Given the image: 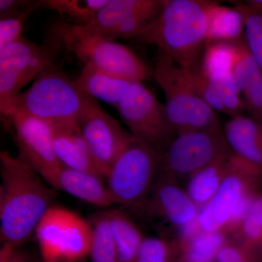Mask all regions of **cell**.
I'll return each mask as SVG.
<instances>
[{"label": "cell", "mask_w": 262, "mask_h": 262, "mask_svg": "<svg viewBox=\"0 0 262 262\" xmlns=\"http://www.w3.org/2000/svg\"><path fill=\"white\" fill-rule=\"evenodd\" d=\"M0 174L1 242L18 247L53 206L55 194L37 172L6 151L0 153Z\"/></svg>", "instance_id": "obj_1"}, {"label": "cell", "mask_w": 262, "mask_h": 262, "mask_svg": "<svg viewBox=\"0 0 262 262\" xmlns=\"http://www.w3.org/2000/svg\"><path fill=\"white\" fill-rule=\"evenodd\" d=\"M215 2L164 0L159 13L136 39L154 45L158 53L183 69L201 66L208 43L210 15Z\"/></svg>", "instance_id": "obj_2"}, {"label": "cell", "mask_w": 262, "mask_h": 262, "mask_svg": "<svg viewBox=\"0 0 262 262\" xmlns=\"http://www.w3.org/2000/svg\"><path fill=\"white\" fill-rule=\"evenodd\" d=\"M46 42L93 65L132 82L149 80L151 72L127 46L89 32L84 26L58 20L50 27Z\"/></svg>", "instance_id": "obj_3"}, {"label": "cell", "mask_w": 262, "mask_h": 262, "mask_svg": "<svg viewBox=\"0 0 262 262\" xmlns=\"http://www.w3.org/2000/svg\"><path fill=\"white\" fill-rule=\"evenodd\" d=\"M82 99L83 94L74 80L60 66L53 63L38 75L27 91L20 93L7 117L19 113L53 126L79 127Z\"/></svg>", "instance_id": "obj_4"}, {"label": "cell", "mask_w": 262, "mask_h": 262, "mask_svg": "<svg viewBox=\"0 0 262 262\" xmlns=\"http://www.w3.org/2000/svg\"><path fill=\"white\" fill-rule=\"evenodd\" d=\"M152 75L165 94L167 114L177 134L220 125L216 112L196 94L182 67L158 53Z\"/></svg>", "instance_id": "obj_5"}, {"label": "cell", "mask_w": 262, "mask_h": 262, "mask_svg": "<svg viewBox=\"0 0 262 262\" xmlns=\"http://www.w3.org/2000/svg\"><path fill=\"white\" fill-rule=\"evenodd\" d=\"M160 155L131 135L106 180L115 204L130 208L149 192L159 171Z\"/></svg>", "instance_id": "obj_6"}, {"label": "cell", "mask_w": 262, "mask_h": 262, "mask_svg": "<svg viewBox=\"0 0 262 262\" xmlns=\"http://www.w3.org/2000/svg\"><path fill=\"white\" fill-rule=\"evenodd\" d=\"M116 108L131 135L160 155L177 135L165 104L142 82H132Z\"/></svg>", "instance_id": "obj_7"}, {"label": "cell", "mask_w": 262, "mask_h": 262, "mask_svg": "<svg viewBox=\"0 0 262 262\" xmlns=\"http://www.w3.org/2000/svg\"><path fill=\"white\" fill-rule=\"evenodd\" d=\"M35 234L44 262H76L89 256L91 224L70 210L52 206Z\"/></svg>", "instance_id": "obj_8"}, {"label": "cell", "mask_w": 262, "mask_h": 262, "mask_svg": "<svg viewBox=\"0 0 262 262\" xmlns=\"http://www.w3.org/2000/svg\"><path fill=\"white\" fill-rule=\"evenodd\" d=\"M262 191V170L233 152L228 175L208 204L200 211L202 230L219 232L237 211Z\"/></svg>", "instance_id": "obj_9"}, {"label": "cell", "mask_w": 262, "mask_h": 262, "mask_svg": "<svg viewBox=\"0 0 262 262\" xmlns=\"http://www.w3.org/2000/svg\"><path fill=\"white\" fill-rule=\"evenodd\" d=\"M58 48L46 42L37 45L24 37L0 49V111L9 114L20 91L48 66Z\"/></svg>", "instance_id": "obj_10"}, {"label": "cell", "mask_w": 262, "mask_h": 262, "mask_svg": "<svg viewBox=\"0 0 262 262\" xmlns=\"http://www.w3.org/2000/svg\"><path fill=\"white\" fill-rule=\"evenodd\" d=\"M230 150L221 125L177 134L160 155V168L187 179Z\"/></svg>", "instance_id": "obj_11"}, {"label": "cell", "mask_w": 262, "mask_h": 262, "mask_svg": "<svg viewBox=\"0 0 262 262\" xmlns=\"http://www.w3.org/2000/svg\"><path fill=\"white\" fill-rule=\"evenodd\" d=\"M130 208L141 217L168 222L179 235L198 221L200 213L179 180L160 168L147 194Z\"/></svg>", "instance_id": "obj_12"}, {"label": "cell", "mask_w": 262, "mask_h": 262, "mask_svg": "<svg viewBox=\"0 0 262 262\" xmlns=\"http://www.w3.org/2000/svg\"><path fill=\"white\" fill-rule=\"evenodd\" d=\"M6 118L14 129L19 159L56 189L58 175L64 165L53 149L51 125L35 117L19 113L11 114Z\"/></svg>", "instance_id": "obj_13"}, {"label": "cell", "mask_w": 262, "mask_h": 262, "mask_svg": "<svg viewBox=\"0 0 262 262\" xmlns=\"http://www.w3.org/2000/svg\"><path fill=\"white\" fill-rule=\"evenodd\" d=\"M78 125L106 179L114 162L130 139V133L124 130L97 100L84 94Z\"/></svg>", "instance_id": "obj_14"}, {"label": "cell", "mask_w": 262, "mask_h": 262, "mask_svg": "<svg viewBox=\"0 0 262 262\" xmlns=\"http://www.w3.org/2000/svg\"><path fill=\"white\" fill-rule=\"evenodd\" d=\"M232 74L244 96L250 117L262 124V71L246 46L245 39L236 41Z\"/></svg>", "instance_id": "obj_15"}, {"label": "cell", "mask_w": 262, "mask_h": 262, "mask_svg": "<svg viewBox=\"0 0 262 262\" xmlns=\"http://www.w3.org/2000/svg\"><path fill=\"white\" fill-rule=\"evenodd\" d=\"M51 127L53 149L57 158L65 167L106 179L79 127Z\"/></svg>", "instance_id": "obj_16"}, {"label": "cell", "mask_w": 262, "mask_h": 262, "mask_svg": "<svg viewBox=\"0 0 262 262\" xmlns=\"http://www.w3.org/2000/svg\"><path fill=\"white\" fill-rule=\"evenodd\" d=\"M231 150L262 170V124L251 117H231L224 129Z\"/></svg>", "instance_id": "obj_17"}, {"label": "cell", "mask_w": 262, "mask_h": 262, "mask_svg": "<svg viewBox=\"0 0 262 262\" xmlns=\"http://www.w3.org/2000/svg\"><path fill=\"white\" fill-rule=\"evenodd\" d=\"M103 179L85 172L63 167L57 180L56 190L64 191L78 199L99 207L115 205Z\"/></svg>", "instance_id": "obj_18"}, {"label": "cell", "mask_w": 262, "mask_h": 262, "mask_svg": "<svg viewBox=\"0 0 262 262\" xmlns=\"http://www.w3.org/2000/svg\"><path fill=\"white\" fill-rule=\"evenodd\" d=\"M82 94L115 106L132 82L108 73L93 65H84L80 75L74 80Z\"/></svg>", "instance_id": "obj_19"}, {"label": "cell", "mask_w": 262, "mask_h": 262, "mask_svg": "<svg viewBox=\"0 0 262 262\" xmlns=\"http://www.w3.org/2000/svg\"><path fill=\"white\" fill-rule=\"evenodd\" d=\"M233 151L229 150L187 179L186 191L200 211L209 203L228 175Z\"/></svg>", "instance_id": "obj_20"}, {"label": "cell", "mask_w": 262, "mask_h": 262, "mask_svg": "<svg viewBox=\"0 0 262 262\" xmlns=\"http://www.w3.org/2000/svg\"><path fill=\"white\" fill-rule=\"evenodd\" d=\"M160 3L159 0H107L84 28L95 34L106 38L131 15L149 9Z\"/></svg>", "instance_id": "obj_21"}, {"label": "cell", "mask_w": 262, "mask_h": 262, "mask_svg": "<svg viewBox=\"0 0 262 262\" xmlns=\"http://www.w3.org/2000/svg\"><path fill=\"white\" fill-rule=\"evenodd\" d=\"M108 211L117 250V262H134L145 237L125 212Z\"/></svg>", "instance_id": "obj_22"}, {"label": "cell", "mask_w": 262, "mask_h": 262, "mask_svg": "<svg viewBox=\"0 0 262 262\" xmlns=\"http://www.w3.org/2000/svg\"><path fill=\"white\" fill-rule=\"evenodd\" d=\"M245 22L242 13L235 8L215 3L210 15L208 42H235L244 38Z\"/></svg>", "instance_id": "obj_23"}, {"label": "cell", "mask_w": 262, "mask_h": 262, "mask_svg": "<svg viewBox=\"0 0 262 262\" xmlns=\"http://www.w3.org/2000/svg\"><path fill=\"white\" fill-rule=\"evenodd\" d=\"M228 236L222 232H206L201 229L181 245L179 258L183 262H215L217 255L228 243Z\"/></svg>", "instance_id": "obj_24"}, {"label": "cell", "mask_w": 262, "mask_h": 262, "mask_svg": "<svg viewBox=\"0 0 262 262\" xmlns=\"http://www.w3.org/2000/svg\"><path fill=\"white\" fill-rule=\"evenodd\" d=\"M89 256L92 262H117V250L108 211L95 215Z\"/></svg>", "instance_id": "obj_25"}, {"label": "cell", "mask_w": 262, "mask_h": 262, "mask_svg": "<svg viewBox=\"0 0 262 262\" xmlns=\"http://www.w3.org/2000/svg\"><path fill=\"white\" fill-rule=\"evenodd\" d=\"M106 2L107 0H48L42 1V5L56 11L65 21L84 26Z\"/></svg>", "instance_id": "obj_26"}, {"label": "cell", "mask_w": 262, "mask_h": 262, "mask_svg": "<svg viewBox=\"0 0 262 262\" xmlns=\"http://www.w3.org/2000/svg\"><path fill=\"white\" fill-rule=\"evenodd\" d=\"M235 55L234 42H208L202 57V70L210 77L232 72Z\"/></svg>", "instance_id": "obj_27"}, {"label": "cell", "mask_w": 262, "mask_h": 262, "mask_svg": "<svg viewBox=\"0 0 262 262\" xmlns=\"http://www.w3.org/2000/svg\"><path fill=\"white\" fill-rule=\"evenodd\" d=\"M232 241L256 250L262 244V191L253 195L246 216Z\"/></svg>", "instance_id": "obj_28"}, {"label": "cell", "mask_w": 262, "mask_h": 262, "mask_svg": "<svg viewBox=\"0 0 262 262\" xmlns=\"http://www.w3.org/2000/svg\"><path fill=\"white\" fill-rule=\"evenodd\" d=\"M180 254V245L177 239L145 237L134 262H173Z\"/></svg>", "instance_id": "obj_29"}, {"label": "cell", "mask_w": 262, "mask_h": 262, "mask_svg": "<svg viewBox=\"0 0 262 262\" xmlns=\"http://www.w3.org/2000/svg\"><path fill=\"white\" fill-rule=\"evenodd\" d=\"M210 79L217 90L225 108V114L230 117L243 115L244 110H246V105L241 97L242 93L234 82L232 72L211 77Z\"/></svg>", "instance_id": "obj_30"}, {"label": "cell", "mask_w": 262, "mask_h": 262, "mask_svg": "<svg viewBox=\"0 0 262 262\" xmlns=\"http://www.w3.org/2000/svg\"><path fill=\"white\" fill-rule=\"evenodd\" d=\"M244 17V39L255 61L262 71V15L258 14L245 4L234 6Z\"/></svg>", "instance_id": "obj_31"}, {"label": "cell", "mask_w": 262, "mask_h": 262, "mask_svg": "<svg viewBox=\"0 0 262 262\" xmlns=\"http://www.w3.org/2000/svg\"><path fill=\"white\" fill-rule=\"evenodd\" d=\"M187 80L196 94L216 113L225 114V108L214 84L202 70L201 66L195 68L184 69Z\"/></svg>", "instance_id": "obj_32"}, {"label": "cell", "mask_w": 262, "mask_h": 262, "mask_svg": "<svg viewBox=\"0 0 262 262\" xmlns=\"http://www.w3.org/2000/svg\"><path fill=\"white\" fill-rule=\"evenodd\" d=\"M41 5H42V1L40 5L23 13L0 18V49L23 37L21 34L26 20L29 15Z\"/></svg>", "instance_id": "obj_33"}, {"label": "cell", "mask_w": 262, "mask_h": 262, "mask_svg": "<svg viewBox=\"0 0 262 262\" xmlns=\"http://www.w3.org/2000/svg\"><path fill=\"white\" fill-rule=\"evenodd\" d=\"M215 262H262L257 251L237 241L229 239L220 250Z\"/></svg>", "instance_id": "obj_34"}, {"label": "cell", "mask_w": 262, "mask_h": 262, "mask_svg": "<svg viewBox=\"0 0 262 262\" xmlns=\"http://www.w3.org/2000/svg\"><path fill=\"white\" fill-rule=\"evenodd\" d=\"M42 3V1H26V0H1L0 1V17L23 13Z\"/></svg>", "instance_id": "obj_35"}, {"label": "cell", "mask_w": 262, "mask_h": 262, "mask_svg": "<svg viewBox=\"0 0 262 262\" xmlns=\"http://www.w3.org/2000/svg\"><path fill=\"white\" fill-rule=\"evenodd\" d=\"M0 262H32L18 247L9 244H3L0 250Z\"/></svg>", "instance_id": "obj_36"}, {"label": "cell", "mask_w": 262, "mask_h": 262, "mask_svg": "<svg viewBox=\"0 0 262 262\" xmlns=\"http://www.w3.org/2000/svg\"><path fill=\"white\" fill-rule=\"evenodd\" d=\"M250 9L262 15V0H249L245 3Z\"/></svg>", "instance_id": "obj_37"}, {"label": "cell", "mask_w": 262, "mask_h": 262, "mask_svg": "<svg viewBox=\"0 0 262 262\" xmlns=\"http://www.w3.org/2000/svg\"><path fill=\"white\" fill-rule=\"evenodd\" d=\"M256 251H257L258 256H259L260 258H261V261H262V244L261 246H259L257 248V249L256 250Z\"/></svg>", "instance_id": "obj_38"}, {"label": "cell", "mask_w": 262, "mask_h": 262, "mask_svg": "<svg viewBox=\"0 0 262 262\" xmlns=\"http://www.w3.org/2000/svg\"><path fill=\"white\" fill-rule=\"evenodd\" d=\"M173 262H183L182 261V259H181L180 258H179L178 259L176 260V261H174Z\"/></svg>", "instance_id": "obj_39"}]
</instances>
